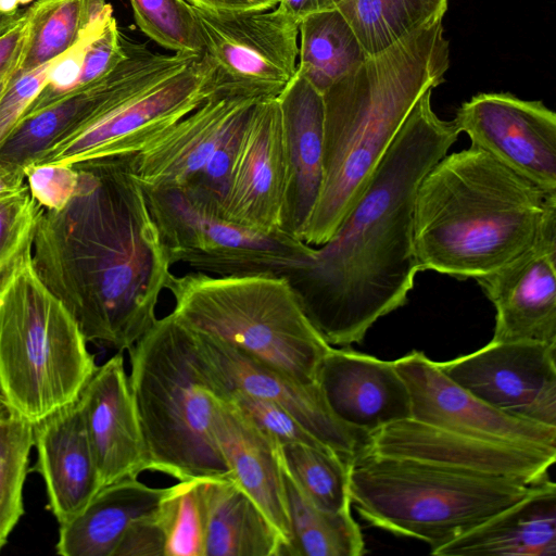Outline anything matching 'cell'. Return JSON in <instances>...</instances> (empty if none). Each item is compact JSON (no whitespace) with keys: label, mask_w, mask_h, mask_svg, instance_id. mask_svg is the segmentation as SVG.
<instances>
[{"label":"cell","mask_w":556,"mask_h":556,"mask_svg":"<svg viewBox=\"0 0 556 556\" xmlns=\"http://www.w3.org/2000/svg\"><path fill=\"white\" fill-rule=\"evenodd\" d=\"M130 157L75 163L74 197L42 208L33 242L38 276L86 341L121 353L156 321L173 274Z\"/></svg>","instance_id":"1"},{"label":"cell","mask_w":556,"mask_h":556,"mask_svg":"<svg viewBox=\"0 0 556 556\" xmlns=\"http://www.w3.org/2000/svg\"><path fill=\"white\" fill-rule=\"evenodd\" d=\"M431 94L419 98L333 236L287 277L331 346L361 343L379 318L407 303L414 288L416 192L460 134L454 121L435 114Z\"/></svg>","instance_id":"2"},{"label":"cell","mask_w":556,"mask_h":556,"mask_svg":"<svg viewBox=\"0 0 556 556\" xmlns=\"http://www.w3.org/2000/svg\"><path fill=\"white\" fill-rule=\"evenodd\" d=\"M443 17L368 56L323 93V184L305 243L319 247L333 236L419 98L444 81Z\"/></svg>","instance_id":"3"},{"label":"cell","mask_w":556,"mask_h":556,"mask_svg":"<svg viewBox=\"0 0 556 556\" xmlns=\"http://www.w3.org/2000/svg\"><path fill=\"white\" fill-rule=\"evenodd\" d=\"M555 229L556 191L521 177L473 146L438 161L415 197L419 271L477 279Z\"/></svg>","instance_id":"4"},{"label":"cell","mask_w":556,"mask_h":556,"mask_svg":"<svg viewBox=\"0 0 556 556\" xmlns=\"http://www.w3.org/2000/svg\"><path fill=\"white\" fill-rule=\"evenodd\" d=\"M128 353L148 470L178 481L231 479L213 430L223 391L204 367L191 329L169 313Z\"/></svg>","instance_id":"5"},{"label":"cell","mask_w":556,"mask_h":556,"mask_svg":"<svg viewBox=\"0 0 556 556\" xmlns=\"http://www.w3.org/2000/svg\"><path fill=\"white\" fill-rule=\"evenodd\" d=\"M28 248L0 280V395L30 422L76 401L97 364Z\"/></svg>","instance_id":"6"},{"label":"cell","mask_w":556,"mask_h":556,"mask_svg":"<svg viewBox=\"0 0 556 556\" xmlns=\"http://www.w3.org/2000/svg\"><path fill=\"white\" fill-rule=\"evenodd\" d=\"M349 483L351 503L362 518L420 540L431 553L525 498L541 482L366 452L349 464Z\"/></svg>","instance_id":"7"},{"label":"cell","mask_w":556,"mask_h":556,"mask_svg":"<svg viewBox=\"0 0 556 556\" xmlns=\"http://www.w3.org/2000/svg\"><path fill=\"white\" fill-rule=\"evenodd\" d=\"M172 313L193 331L217 338L305 383L332 348L306 317L289 280L274 274L216 277L172 274Z\"/></svg>","instance_id":"8"},{"label":"cell","mask_w":556,"mask_h":556,"mask_svg":"<svg viewBox=\"0 0 556 556\" xmlns=\"http://www.w3.org/2000/svg\"><path fill=\"white\" fill-rule=\"evenodd\" d=\"M212 74L204 53L159 54L144 48L131 72L94 113L33 164L136 155L214 93Z\"/></svg>","instance_id":"9"},{"label":"cell","mask_w":556,"mask_h":556,"mask_svg":"<svg viewBox=\"0 0 556 556\" xmlns=\"http://www.w3.org/2000/svg\"><path fill=\"white\" fill-rule=\"evenodd\" d=\"M143 190L172 266L182 263L216 277H288L312 254V245L281 230L263 232L225 219L182 188Z\"/></svg>","instance_id":"10"},{"label":"cell","mask_w":556,"mask_h":556,"mask_svg":"<svg viewBox=\"0 0 556 556\" xmlns=\"http://www.w3.org/2000/svg\"><path fill=\"white\" fill-rule=\"evenodd\" d=\"M262 99L214 93L130 157L143 188H182L220 214L245 122Z\"/></svg>","instance_id":"11"},{"label":"cell","mask_w":556,"mask_h":556,"mask_svg":"<svg viewBox=\"0 0 556 556\" xmlns=\"http://www.w3.org/2000/svg\"><path fill=\"white\" fill-rule=\"evenodd\" d=\"M192 7L203 53L213 67L214 93L277 98L296 73L300 23L277 8L217 11Z\"/></svg>","instance_id":"12"},{"label":"cell","mask_w":556,"mask_h":556,"mask_svg":"<svg viewBox=\"0 0 556 556\" xmlns=\"http://www.w3.org/2000/svg\"><path fill=\"white\" fill-rule=\"evenodd\" d=\"M191 331L204 367L223 392L240 390L274 402L346 463L368 451L371 433L341 421L319 383L301 382L217 338Z\"/></svg>","instance_id":"13"},{"label":"cell","mask_w":556,"mask_h":556,"mask_svg":"<svg viewBox=\"0 0 556 556\" xmlns=\"http://www.w3.org/2000/svg\"><path fill=\"white\" fill-rule=\"evenodd\" d=\"M556 344L490 341L438 363L454 382L511 417L556 427Z\"/></svg>","instance_id":"14"},{"label":"cell","mask_w":556,"mask_h":556,"mask_svg":"<svg viewBox=\"0 0 556 556\" xmlns=\"http://www.w3.org/2000/svg\"><path fill=\"white\" fill-rule=\"evenodd\" d=\"M471 144L533 184L556 191V114L542 101L483 92L453 119Z\"/></svg>","instance_id":"15"},{"label":"cell","mask_w":556,"mask_h":556,"mask_svg":"<svg viewBox=\"0 0 556 556\" xmlns=\"http://www.w3.org/2000/svg\"><path fill=\"white\" fill-rule=\"evenodd\" d=\"M369 453L536 484L556 460V446L476 438L413 418L371 433Z\"/></svg>","instance_id":"16"},{"label":"cell","mask_w":556,"mask_h":556,"mask_svg":"<svg viewBox=\"0 0 556 556\" xmlns=\"http://www.w3.org/2000/svg\"><path fill=\"white\" fill-rule=\"evenodd\" d=\"M286 188L287 159L279 103L277 98L262 99L243 127L220 215L254 230L279 231Z\"/></svg>","instance_id":"17"},{"label":"cell","mask_w":556,"mask_h":556,"mask_svg":"<svg viewBox=\"0 0 556 556\" xmlns=\"http://www.w3.org/2000/svg\"><path fill=\"white\" fill-rule=\"evenodd\" d=\"M412 401V418L488 440L556 446V427L506 415L450 379L422 352L394 361Z\"/></svg>","instance_id":"18"},{"label":"cell","mask_w":556,"mask_h":556,"mask_svg":"<svg viewBox=\"0 0 556 556\" xmlns=\"http://www.w3.org/2000/svg\"><path fill=\"white\" fill-rule=\"evenodd\" d=\"M475 280L496 311L491 341L556 344V229Z\"/></svg>","instance_id":"19"},{"label":"cell","mask_w":556,"mask_h":556,"mask_svg":"<svg viewBox=\"0 0 556 556\" xmlns=\"http://www.w3.org/2000/svg\"><path fill=\"white\" fill-rule=\"evenodd\" d=\"M78 403L101 488L148 471V454L123 353L97 366Z\"/></svg>","instance_id":"20"},{"label":"cell","mask_w":556,"mask_h":556,"mask_svg":"<svg viewBox=\"0 0 556 556\" xmlns=\"http://www.w3.org/2000/svg\"><path fill=\"white\" fill-rule=\"evenodd\" d=\"M318 383L333 414L353 428L372 433L412 418L409 391L394 362L332 346Z\"/></svg>","instance_id":"21"},{"label":"cell","mask_w":556,"mask_h":556,"mask_svg":"<svg viewBox=\"0 0 556 556\" xmlns=\"http://www.w3.org/2000/svg\"><path fill=\"white\" fill-rule=\"evenodd\" d=\"M37 472L46 484L47 508L63 523L101 489L78 399L33 424Z\"/></svg>","instance_id":"22"},{"label":"cell","mask_w":556,"mask_h":556,"mask_svg":"<svg viewBox=\"0 0 556 556\" xmlns=\"http://www.w3.org/2000/svg\"><path fill=\"white\" fill-rule=\"evenodd\" d=\"M277 100L287 159L281 230L301 239L323 184L324 98L295 73Z\"/></svg>","instance_id":"23"},{"label":"cell","mask_w":556,"mask_h":556,"mask_svg":"<svg viewBox=\"0 0 556 556\" xmlns=\"http://www.w3.org/2000/svg\"><path fill=\"white\" fill-rule=\"evenodd\" d=\"M213 430L232 481L263 511L286 546L291 531L278 444L226 397L216 405Z\"/></svg>","instance_id":"24"},{"label":"cell","mask_w":556,"mask_h":556,"mask_svg":"<svg viewBox=\"0 0 556 556\" xmlns=\"http://www.w3.org/2000/svg\"><path fill=\"white\" fill-rule=\"evenodd\" d=\"M434 556H555L556 485L529 495L431 552Z\"/></svg>","instance_id":"25"},{"label":"cell","mask_w":556,"mask_h":556,"mask_svg":"<svg viewBox=\"0 0 556 556\" xmlns=\"http://www.w3.org/2000/svg\"><path fill=\"white\" fill-rule=\"evenodd\" d=\"M170 486L125 478L101 488L74 517L59 525L55 552L62 556H113L127 527L153 514Z\"/></svg>","instance_id":"26"},{"label":"cell","mask_w":556,"mask_h":556,"mask_svg":"<svg viewBox=\"0 0 556 556\" xmlns=\"http://www.w3.org/2000/svg\"><path fill=\"white\" fill-rule=\"evenodd\" d=\"M205 490L204 556H281L282 536L232 479H206Z\"/></svg>","instance_id":"27"},{"label":"cell","mask_w":556,"mask_h":556,"mask_svg":"<svg viewBox=\"0 0 556 556\" xmlns=\"http://www.w3.org/2000/svg\"><path fill=\"white\" fill-rule=\"evenodd\" d=\"M129 71L125 58L98 81L23 117L0 144V162L24 170L55 141L89 118Z\"/></svg>","instance_id":"28"},{"label":"cell","mask_w":556,"mask_h":556,"mask_svg":"<svg viewBox=\"0 0 556 556\" xmlns=\"http://www.w3.org/2000/svg\"><path fill=\"white\" fill-rule=\"evenodd\" d=\"M281 470L291 531L281 556H359L366 553L362 531L351 509L319 508L301 492L282 464Z\"/></svg>","instance_id":"29"},{"label":"cell","mask_w":556,"mask_h":556,"mask_svg":"<svg viewBox=\"0 0 556 556\" xmlns=\"http://www.w3.org/2000/svg\"><path fill=\"white\" fill-rule=\"evenodd\" d=\"M299 34L296 74L320 93L369 56L338 9L306 16Z\"/></svg>","instance_id":"30"},{"label":"cell","mask_w":556,"mask_h":556,"mask_svg":"<svg viewBox=\"0 0 556 556\" xmlns=\"http://www.w3.org/2000/svg\"><path fill=\"white\" fill-rule=\"evenodd\" d=\"M30 8L28 40L12 77L58 59L89 30L113 16L105 0H39Z\"/></svg>","instance_id":"31"},{"label":"cell","mask_w":556,"mask_h":556,"mask_svg":"<svg viewBox=\"0 0 556 556\" xmlns=\"http://www.w3.org/2000/svg\"><path fill=\"white\" fill-rule=\"evenodd\" d=\"M337 9L370 56L444 16L447 0H342Z\"/></svg>","instance_id":"32"},{"label":"cell","mask_w":556,"mask_h":556,"mask_svg":"<svg viewBox=\"0 0 556 556\" xmlns=\"http://www.w3.org/2000/svg\"><path fill=\"white\" fill-rule=\"evenodd\" d=\"M280 462L316 506L328 511L351 509L349 464L328 450L302 443L278 444Z\"/></svg>","instance_id":"33"},{"label":"cell","mask_w":556,"mask_h":556,"mask_svg":"<svg viewBox=\"0 0 556 556\" xmlns=\"http://www.w3.org/2000/svg\"><path fill=\"white\" fill-rule=\"evenodd\" d=\"M33 447V422L7 406L0 415V549L24 514L23 488Z\"/></svg>","instance_id":"34"},{"label":"cell","mask_w":556,"mask_h":556,"mask_svg":"<svg viewBox=\"0 0 556 556\" xmlns=\"http://www.w3.org/2000/svg\"><path fill=\"white\" fill-rule=\"evenodd\" d=\"M205 480L178 481L161 501L156 514L165 536L164 556H204Z\"/></svg>","instance_id":"35"},{"label":"cell","mask_w":556,"mask_h":556,"mask_svg":"<svg viewBox=\"0 0 556 556\" xmlns=\"http://www.w3.org/2000/svg\"><path fill=\"white\" fill-rule=\"evenodd\" d=\"M136 24L157 45L178 53L203 54L204 42L187 0H130Z\"/></svg>","instance_id":"36"},{"label":"cell","mask_w":556,"mask_h":556,"mask_svg":"<svg viewBox=\"0 0 556 556\" xmlns=\"http://www.w3.org/2000/svg\"><path fill=\"white\" fill-rule=\"evenodd\" d=\"M42 208L27 185L20 192L0 200V280L33 247Z\"/></svg>","instance_id":"37"},{"label":"cell","mask_w":556,"mask_h":556,"mask_svg":"<svg viewBox=\"0 0 556 556\" xmlns=\"http://www.w3.org/2000/svg\"><path fill=\"white\" fill-rule=\"evenodd\" d=\"M223 396L233 403L277 444L302 443L328 448L307 432L288 412L271 401L240 390H224Z\"/></svg>","instance_id":"38"},{"label":"cell","mask_w":556,"mask_h":556,"mask_svg":"<svg viewBox=\"0 0 556 556\" xmlns=\"http://www.w3.org/2000/svg\"><path fill=\"white\" fill-rule=\"evenodd\" d=\"M24 173L31 197L46 210L65 207L78 186V170L74 164H30Z\"/></svg>","instance_id":"39"},{"label":"cell","mask_w":556,"mask_h":556,"mask_svg":"<svg viewBox=\"0 0 556 556\" xmlns=\"http://www.w3.org/2000/svg\"><path fill=\"white\" fill-rule=\"evenodd\" d=\"M126 55L127 50L124 37L118 30L115 18L112 16L86 45L74 92L108 75Z\"/></svg>","instance_id":"40"},{"label":"cell","mask_w":556,"mask_h":556,"mask_svg":"<svg viewBox=\"0 0 556 556\" xmlns=\"http://www.w3.org/2000/svg\"><path fill=\"white\" fill-rule=\"evenodd\" d=\"M52 62L10 78L0 98V144L47 84Z\"/></svg>","instance_id":"41"},{"label":"cell","mask_w":556,"mask_h":556,"mask_svg":"<svg viewBox=\"0 0 556 556\" xmlns=\"http://www.w3.org/2000/svg\"><path fill=\"white\" fill-rule=\"evenodd\" d=\"M164 546L165 536L155 510L127 527L113 556H164Z\"/></svg>","instance_id":"42"},{"label":"cell","mask_w":556,"mask_h":556,"mask_svg":"<svg viewBox=\"0 0 556 556\" xmlns=\"http://www.w3.org/2000/svg\"><path fill=\"white\" fill-rule=\"evenodd\" d=\"M31 8L0 35V78L13 75L23 59L29 36Z\"/></svg>","instance_id":"43"},{"label":"cell","mask_w":556,"mask_h":556,"mask_svg":"<svg viewBox=\"0 0 556 556\" xmlns=\"http://www.w3.org/2000/svg\"><path fill=\"white\" fill-rule=\"evenodd\" d=\"M337 0H279L277 9L301 23L312 14L337 9Z\"/></svg>","instance_id":"44"},{"label":"cell","mask_w":556,"mask_h":556,"mask_svg":"<svg viewBox=\"0 0 556 556\" xmlns=\"http://www.w3.org/2000/svg\"><path fill=\"white\" fill-rule=\"evenodd\" d=\"M189 3L217 11H260L269 10L279 0H187Z\"/></svg>","instance_id":"45"},{"label":"cell","mask_w":556,"mask_h":556,"mask_svg":"<svg viewBox=\"0 0 556 556\" xmlns=\"http://www.w3.org/2000/svg\"><path fill=\"white\" fill-rule=\"evenodd\" d=\"M25 179L24 170L0 162V200L20 192Z\"/></svg>","instance_id":"46"},{"label":"cell","mask_w":556,"mask_h":556,"mask_svg":"<svg viewBox=\"0 0 556 556\" xmlns=\"http://www.w3.org/2000/svg\"><path fill=\"white\" fill-rule=\"evenodd\" d=\"M21 13L4 14L0 12V35L3 34L18 17Z\"/></svg>","instance_id":"47"},{"label":"cell","mask_w":556,"mask_h":556,"mask_svg":"<svg viewBox=\"0 0 556 556\" xmlns=\"http://www.w3.org/2000/svg\"><path fill=\"white\" fill-rule=\"evenodd\" d=\"M20 2L18 0H0V12L4 14H15L18 13L17 7Z\"/></svg>","instance_id":"48"},{"label":"cell","mask_w":556,"mask_h":556,"mask_svg":"<svg viewBox=\"0 0 556 556\" xmlns=\"http://www.w3.org/2000/svg\"><path fill=\"white\" fill-rule=\"evenodd\" d=\"M11 77H12V75H8V76H4V77L0 78V98H1L4 89L7 88L8 83H9Z\"/></svg>","instance_id":"49"},{"label":"cell","mask_w":556,"mask_h":556,"mask_svg":"<svg viewBox=\"0 0 556 556\" xmlns=\"http://www.w3.org/2000/svg\"><path fill=\"white\" fill-rule=\"evenodd\" d=\"M5 407H7V405H5L4 401L2 399H0V415L3 413Z\"/></svg>","instance_id":"50"},{"label":"cell","mask_w":556,"mask_h":556,"mask_svg":"<svg viewBox=\"0 0 556 556\" xmlns=\"http://www.w3.org/2000/svg\"><path fill=\"white\" fill-rule=\"evenodd\" d=\"M31 1H34V0H18V2H20L21 4H26V3H29V2H31Z\"/></svg>","instance_id":"51"},{"label":"cell","mask_w":556,"mask_h":556,"mask_svg":"<svg viewBox=\"0 0 556 556\" xmlns=\"http://www.w3.org/2000/svg\"><path fill=\"white\" fill-rule=\"evenodd\" d=\"M337 1H338V4H339V2H340V1H342V0H337ZM337 7H338V5H337Z\"/></svg>","instance_id":"52"},{"label":"cell","mask_w":556,"mask_h":556,"mask_svg":"<svg viewBox=\"0 0 556 556\" xmlns=\"http://www.w3.org/2000/svg\"><path fill=\"white\" fill-rule=\"evenodd\" d=\"M0 399H2L1 395H0Z\"/></svg>","instance_id":"53"}]
</instances>
